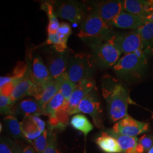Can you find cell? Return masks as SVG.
<instances>
[{
    "label": "cell",
    "mask_w": 153,
    "mask_h": 153,
    "mask_svg": "<svg viewBox=\"0 0 153 153\" xmlns=\"http://www.w3.org/2000/svg\"><path fill=\"white\" fill-rule=\"evenodd\" d=\"M49 135V142L47 148L44 150L43 153H59L56 148V137L55 134L51 131L48 133Z\"/></svg>",
    "instance_id": "34"
},
{
    "label": "cell",
    "mask_w": 153,
    "mask_h": 153,
    "mask_svg": "<svg viewBox=\"0 0 153 153\" xmlns=\"http://www.w3.org/2000/svg\"><path fill=\"white\" fill-rule=\"evenodd\" d=\"M41 9L46 13L49 19L47 27L48 34L57 33L60 27V23L56 17L53 3L50 2H43L41 4Z\"/></svg>",
    "instance_id": "22"
},
{
    "label": "cell",
    "mask_w": 153,
    "mask_h": 153,
    "mask_svg": "<svg viewBox=\"0 0 153 153\" xmlns=\"http://www.w3.org/2000/svg\"><path fill=\"white\" fill-rule=\"evenodd\" d=\"M96 143L105 153H122L120 147L115 137L107 131L102 132L96 140Z\"/></svg>",
    "instance_id": "17"
},
{
    "label": "cell",
    "mask_w": 153,
    "mask_h": 153,
    "mask_svg": "<svg viewBox=\"0 0 153 153\" xmlns=\"http://www.w3.org/2000/svg\"><path fill=\"white\" fill-rule=\"evenodd\" d=\"M33 85L34 83L30 79L27 71V75L18 83L14 88L10 96L11 100L16 103V102L26 96H30Z\"/></svg>",
    "instance_id": "21"
},
{
    "label": "cell",
    "mask_w": 153,
    "mask_h": 153,
    "mask_svg": "<svg viewBox=\"0 0 153 153\" xmlns=\"http://www.w3.org/2000/svg\"><path fill=\"white\" fill-rule=\"evenodd\" d=\"M0 153H22L16 143L9 140H2L0 143Z\"/></svg>",
    "instance_id": "33"
},
{
    "label": "cell",
    "mask_w": 153,
    "mask_h": 153,
    "mask_svg": "<svg viewBox=\"0 0 153 153\" xmlns=\"http://www.w3.org/2000/svg\"><path fill=\"white\" fill-rule=\"evenodd\" d=\"M153 147V133L146 134L140 138L137 144V153H145Z\"/></svg>",
    "instance_id": "31"
},
{
    "label": "cell",
    "mask_w": 153,
    "mask_h": 153,
    "mask_svg": "<svg viewBox=\"0 0 153 153\" xmlns=\"http://www.w3.org/2000/svg\"><path fill=\"white\" fill-rule=\"evenodd\" d=\"M56 79H57L59 82V91L64 98L69 101L72 93L74 91L76 84L71 81L66 72Z\"/></svg>",
    "instance_id": "26"
},
{
    "label": "cell",
    "mask_w": 153,
    "mask_h": 153,
    "mask_svg": "<svg viewBox=\"0 0 153 153\" xmlns=\"http://www.w3.org/2000/svg\"><path fill=\"white\" fill-rule=\"evenodd\" d=\"M93 11L111 25L116 16L124 11L123 1H110L98 3L95 5Z\"/></svg>",
    "instance_id": "11"
},
{
    "label": "cell",
    "mask_w": 153,
    "mask_h": 153,
    "mask_svg": "<svg viewBox=\"0 0 153 153\" xmlns=\"http://www.w3.org/2000/svg\"><path fill=\"white\" fill-rule=\"evenodd\" d=\"M123 7L124 11L146 17L153 11V0H126Z\"/></svg>",
    "instance_id": "15"
},
{
    "label": "cell",
    "mask_w": 153,
    "mask_h": 153,
    "mask_svg": "<svg viewBox=\"0 0 153 153\" xmlns=\"http://www.w3.org/2000/svg\"><path fill=\"white\" fill-rule=\"evenodd\" d=\"M105 42L114 45L121 53L125 55L143 49L141 38L137 30L129 33L112 35Z\"/></svg>",
    "instance_id": "5"
},
{
    "label": "cell",
    "mask_w": 153,
    "mask_h": 153,
    "mask_svg": "<svg viewBox=\"0 0 153 153\" xmlns=\"http://www.w3.org/2000/svg\"><path fill=\"white\" fill-rule=\"evenodd\" d=\"M59 90L60 85L57 79H52L46 83L43 94L40 100H39V103L44 111L49 101L55 97V95L59 91Z\"/></svg>",
    "instance_id": "23"
},
{
    "label": "cell",
    "mask_w": 153,
    "mask_h": 153,
    "mask_svg": "<svg viewBox=\"0 0 153 153\" xmlns=\"http://www.w3.org/2000/svg\"><path fill=\"white\" fill-rule=\"evenodd\" d=\"M15 102L10 97L2 95H0V108L1 114L6 115H12L16 114Z\"/></svg>",
    "instance_id": "30"
},
{
    "label": "cell",
    "mask_w": 153,
    "mask_h": 153,
    "mask_svg": "<svg viewBox=\"0 0 153 153\" xmlns=\"http://www.w3.org/2000/svg\"><path fill=\"white\" fill-rule=\"evenodd\" d=\"M148 153H153V147L148 152Z\"/></svg>",
    "instance_id": "37"
},
{
    "label": "cell",
    "mask_w": 153,
    "mask_h": 153,
    "mask_svg": "<svg viewBox=\"0 0 153 153\" xmlns=\"http://www.w3.org/2000/svg\"><path fill=\"white\" fill-rule=\"evenodd\" d=\"M112 31L113 26L111 25L92 11L85 17L76 35L80 38L93 41V45H95L102 43L109 39Z\"/></svg>",
    "instance_id": "3"
},
{
    "label": "cell",
    "mask_w": 153,
    "mask_h": 153,
    "mask_svg": "<svg viewBox=\"0 0 153 153\" xmlns=\"http://www.w3.org/2000/svg\"><path fill=\"white\" fill-rule=\"evenodd\" d=\"M28 74L35 84H45L52 79L48 69L39 56L35 57L31 67L28 66Z\"/></svg>",
    "instance_id": "13"
},
{
    "label": "cell",
    "mask_w": 153,
    "mask_h": 153,
    "mask_svg": "<svg viewBox=\"0 0 153 153\" xmlns=\"http://www.w3.org/2000/svg\"><path fill=\"white\" fill-rule=\"evenodd\" d=\"M68 52H58L51 57L48 70L52 79H56L66 72L68 65Z\"/></svg>",
    "instance_id": "14"
},
{
    "label": "cell",
    "mask_w": 153,
    "mask_h": 153,
    "mask_svg": "<svg viewBox=\"0 0 153 153\" xmlns=\"http://www.w3.org/2000/svg\"><path fill=\"white\" fill-rule=\"evenodd\" d=\"M110 135L115 137L120 147L122 153H137L138 138L130 137L115 133L111 129L107 131Z\"/></svg>",
    "instance_id": "19"
},
{
    "label": "cell",
    "mask_w": 153,
    "mask_h": 153,
    "mask_svg": "<svg viewBox=\"0 0 153 153\" xmlns=\"http://www.w3.org/2000/svg\"><path fill=\"white\" fill-rule=\"evenodd\" d=\"M111 130L117 134L136 137L149 131V124L137 120L131 116L127 115L116 122Z\"/></svg>",
    "instance_id": "8"
},
{
    "label": "cell",
    "mask_w": 153,
    "mask_h": 153,
    "mask_svg": "<svg viewBox=\"0 0 153 153\" xmlns=\"http://www.w3.org/2000/svg\"><path fill=\"white\" fill-rule=\"evenodd\" d=\"M6 128L10 134L15 138L21 137L23 135L20 123L13 115H6L4 118Z\"/></svg>",
    "instance_id": "27"
},
{
    "label": "cell",
    "mask_w": 153,
    "mask_h": 153,
    "mask_svg": "<svg viewBox=\"0 0 153 153\" xmlns=\"http://www.w3.org/2000/svg\"><path fill=\"white\" fill-rule=\"evenodd\" d=\"M2 131V124H1V131Z\"/></svg>",
    "instance_id": "38"
},
{
    "label": "cell",
    "mask_w": 153,
    "mask_h": 153,
    "mask_svg": "<svg viewBox=\"0 0 153 153\" xmlns=\"http://www.w3.org/2000/svg\"><path fill=\"white\" fill-rule=\"evenodd\" d=\"M147 23L146 17L123 11L111 23L112 26L123 29L136 30Z\"/></svg>",
    "instance_id": "12"
},
{
    "label": "cell",
    "mask_w": 153,
    "mask_h": 153,
    "mask_svg": "<svg viewBox=\"0 0 153 153\" xmlns=\"http://www.w3.org/2000/svg\"><path fill=\"white\" fill-rule=\"evenodd\" d=\"M95 89V82L92 78L83 79L76 84L74 91L69 100V113L70 116L77 113L78 106L82 99Z\"/></svg>",
    "instance_id": "10"
},
{
    "label": "cell",
    "mask_w": 153,
    "mask_h": 153,
    "mask_svg": "<svg viewBox=\"0 0 153 153\" xmlns=\"http://www.w3.org/2000/svg\"><path fill=\"white\" fill-rule=\"evenodd\" d=\"M94 67L92 56L86 52H81L70 57L66 73L71 81L76 84L83 79L91 78Z\"/></svg>",
    "instance_id": "4"
},
{
    "label": "cell",
    "mask_w": 153,
    "mask_h": 153,
    "mask_svg": "<svg viewBox=\"0 0 153 153\" xmlns=\"http://www.w3.org/2000/svg\"><path fill=\"white\" fill-rule=\"evenodd\" d=\"M20 124L23 136L29 140H35L43 133L33 116L25 117Z\"/></svg>",
    "instance_id": "20"
},
{
    "label": "cell",
    "mask_w": 153,
    "mask_h": 153,
    "mask_svg": "<svg viewBox=\"0 0 153 153\" xmlns=\"http://www.w3.org/2000/svg\"><path fill=\"white\" fill-rule=\"evenodd\" d=\"M49 142V135L47 130L45 131L33 142V146L38 153H43Z\"/></svg>",
    "instance_id": "32"
},
{
    "label": "cell",
    "mask_w": 153,
    "mask_h": 153,
    "mask_svg": "<svg viewBox=\"0 0 153 153\" xmlns=\"http://www.w3.org/2000/svg\"><path fill=\"white\" fill-rule=\"evenodd\" d=\"M16 82L14 78L11 76H1L0 78V93L1 95L10 97Z\"/></svg>",
    "instance_id": "29"
},
{
    "label": "cell",
    "mask_w": 153,
    "mask_h": 153,
    "mask_svg": "<svg viewBox=\"0 0 153 153\" xmlns=\"http://www.w3.org/2000/svg\"><path fill=\"white\" fill-rule=\"evenodd\" d=\"M56 16L73 23L83 21L86 15L84 5L76 1H57L53 2Z\"/></svg>",
    "instance_id": "6"
},
{
    "label": "cell",
    "mask_w": 153,
    "mask_h": 153,
    "mask_svg": "<svg viewBox=\"0 0 153 153\" xmlns=\"http://www.w3.org/2000/svg\"><path fill=\"white\" fill-rule=\"evenodd\" d=\"M67 106H69V101L64 98L59 91L47 105L45 109V116Z\"/></svg>",
    "instance_id": "25"
},
{
    "label": "cell",
    "mask_w": 153,
    "mask_h": 153,
    "mask_svg": "<svg viewBox=\"0 0 153 153\" xmlns=\"http://www.w3.org/2000/svg\"><path fill=\"white\" fill-rule=\"evenodd\" d=\"M152 119H153V115H152Z\"/></svg>",
    "instance_id": "39"
},
{
    "label": "cell",
    "mask_w": 153,
    "mask_h": 153,
    "mask_svg": "<svg viewBox=\"0 0 153 153\" xmlns=\"http://www.w3.org/2000/svg\"><path fill=\"white\" fill-rule=\"evenodd\" d=\"M146 19L147 22L153 23V11L146 17Z\"/></svg>",
    "instance_id": "36"
},
{
    "label": "cell",
    "mask_w": 153,
    "mask_h": 153,
    "mask_svg": "<svg viewBox=\"0 0 153 153\" xmlns=\"http://www.w3.org/2000/svg\"><path fill=\"white\" fill-rule=\"evenodd\" d=\"M102 90L107 104L110 120L116 123L128 115V107L131 99L128 91L120 82L107 76L103 79Z\"/></svg>",
    "instance_id": "1"
},
{
    "label": "cell",
    "mask_w": 153,
    "mask_h": 153,
    "mask_svg": "<svg viewBox=\"0 0 153 153\" xmlns=\"http://www.w3.org/2000/svg\"><path fill=\"white\" fill-rule=\"evenodd\" d=\"M20 113L25 117L45 115L44 109L35 99L28 98L22 100L16 106V114Z\"/></svg>",
    "instance_id": "16"
},
{
    "label": "cell",
    "mask_w": 153,
    "mask_h": 153,
    "mask_svg": "<svg viewBox=\"0 0 153 153\" xmlns=\"http://www.w3.org/2000/svg\"><path fill=\"white\" fill-rule=\"evenodd\" d=\"M78 112L90 115L93 118L94 124L97 128H100L103 126L102 109L101 108L100 103L94 93V90L82 99L78 106L77 113Z\"/></svg>",
    "instance_id": "9"
},
{
    "label": "cell",
    "mask_w": 153,
    "mask_h": 153,
    "mask_svg": "<svg viewBox=\"0 0 153 153\" xmlns=\"http://www.w3.org/2000/svg\"><path fill=\"white\" fill-rule=\"evenodd\" d=\"M148 55L143 49L123 56L114 66L116 74L126 79H138L146 71Z\"/></svg>",
    "instance_id": "2"
},
{
    "label": "cell",
    "mask_w": 153,
    "mask_h": 153,
    "mask_svg": "<svg viewBox=\"0 0 153 153\" xmlns=\"http://www.w3.org/2000/svg\"><path fill=\"white\" fill-rule=\"evenodd\" d=\"M57 33L60 39V46L59 52H64L67 49V41L71 33V27L69 24L66 22L60 23Z\"/></svg>",
    "instance_id": "28"
},
{
    "label": "cell",
    "mask_w": 153,
    "mask_h": 153,
    "mask_svg": "<svg viewBox=\"0 0 153 153\" xmlns=\"http://www.w3.org/2000/svg\"><path fill=\"white\" fill-rule=\"evenodd\" d=\"M94 60L102 68H108L114 66L119 60L121 53L114 45L105 42L93 45Z\"/></svg>",
    "instance_id": "7"
},
{
    "label": "cell",
    "mask_w": 153,
    "mask_h": 153,
    "mask_svg": "<svg viewBox=\"0 0 153 153\" xmlns=\"http://www.w3.org/2000/svg\"><path fill=\"white\" fill-rule=\"evenodd\" d=\"M137 30L141 38L143 51L148 56H153V23L147 22Z\"/></svg>",
    "instance_id": "18"
},
{
    "label": "cell",
    "mask_w": 153,
    "mask_h": 153,
    "mask_svg": "<svg viewBox=\"0 0 153 153\" xmlns=\"http://www.w3.org/2000/svg\"><path fill=\"white\" fill-rule=\"evenodd\" d=\"M22 153H36L34 148H33L31 146H27L26 148H24V149L22 151Z\"/></svg>",
    "instance_id": "35"
},
{
    "label": "cell",
    "mask_w": 153,
    "mask_h": 153,
    "mask_svg": "<svg viewBox=\"0 0 153 153\" xmlns=\"http://www.w3.org/2000/svg\"><path fill=\"white\" fill-rule=\"evenodd\" d=\"M70 124L77 131L82 132L85 137L93 129V124L88 118L82 114H76L71 117Z\"/></svg>",
    "instance_id": "24"
}]
</instances>
